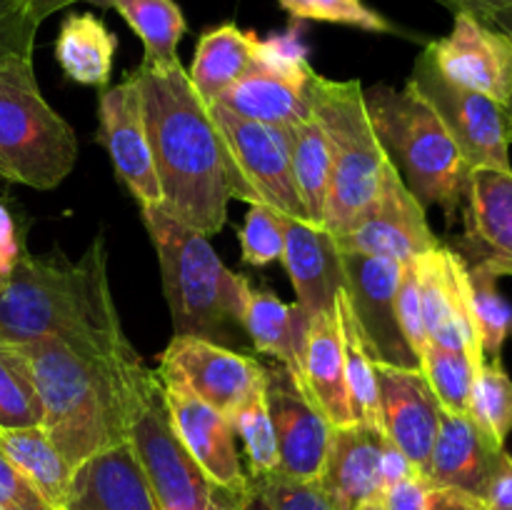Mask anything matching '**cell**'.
<instances>
[{
  "label": "cell",
  "mask_w": 512,
  "mask_h": 510,
  "mask_svg": "<svg viewBox=\"0 0 512 510\" xmlns=\"http://www.w3.org/2000/svg\"><path fill=\"white\" fill-rule=\"evenodd\" d=\"M143 100L163 208L203 235H218L228 220L233 173L228 150L208 105L178 63L133 70Z\"/></svg>",
  "instance_id": "cell-1"
},
{
  "label": "cell",
  "mask_w": 512,
  "mask_h": 510,
  "mask_svg": "<svg viewBox=\"0 0 512 510\" xmlns=\"http://www.w3.org/2000/svg\"><path fill=\"white\" fill-rule=\"evenodd\" d=\"M335 310H338L340 325H343L345 343V380H348L350 403H353L355 420L370 428L383 430V413H380V385L375 373V360L365 345L363 330L355 320L353 305H350L345 288L335 295Z\"/></svg>",
  "instance_id": "cell-33"
},
{
  "label": "cell",
  "mask_w": 512,
  "mask_h": 510,
  "mask_svg": "<svg viewBox=\"0 0 512 510\" xmlns=\"http://www.w3.org/2000/svg\"><path fill=\"white\" fill-rule=\"evenodd\" d=\"M505 120H508V138H510V145H512V98H510V103L505 105Z\"/></svg>",
  "instance_id": "cell-55"
},
{
  "label": "cell",
  "mask_w": 512,
  "mask_h": 510,
  "mask_svg": "<svg viewBox=\"0 0 512 510\" xmlns=\"http://www.w3.org/2000/svg\"><path fill=\"white\" fill-rule=\"evenodd\" d=\"M68 510H160L130 443L95 455L75 470Z\"/></svg>",
  "instance_id": "cell-25"
},
{
  "label": "cell",
  "mask_w": 512,
  "mask_h": 510,
  "mask_svg": "<svg viewBox=\"0 0 512 510\" xmlns=\"http://www.w3.org/2000/svg\"><path fill=\"white\" fill-rule=\"evenodd\" d=\"M268 383V380H265ZM235 438H240L248 458L250 480L278 473V435L268 408V390L260 385L233 415Z\"/></svg>",
  "instance_id": "cell-37"
},
{
  "label": "cell",
  "mask_w": 512,
  "mask_h": 510,
  "mask_svg": "<svg viewBox=\"0 0 512 510\" xmlns=\"http://www.w3.org/2000/svg\"><path fill=\"white\" fill-rule=\"evenodd\" d=\"M33 365L50 443L78 470L95 455L128 443L145 368L135 358H105L58 338L23 345Z\"/></svg>",
  "instance_id": "cell-3"
},
{
  "label": "cell",
  "mask_w": 512,
  "mask_h": 510,
  "mask_svg": "<svg viewBox=\"0 0 512 510\" xmlns=\"http://www.w3.org/2000/svg\"><path fill=\"white\" fill-rule=\"evenodd\" d=\"M215 498H218V503H220V510H240V503H243V500H230V498H225V495H218L215 493Z\"/></svg>",
  "instance_id": "cell-53"
},
{
  "label": "cell",
  "mask_w": 512,
  "mask_h": 510,
  "mask_svg": "<svg viewBox=\"0 0 512 510\" xmlns=\"http://www.w3.org/2000/svg\"><path fill=\"white\" fill-rule=\"evenodd\" d=\"M258 45L260 38L253 30H240L235 23H223L200 35L188 78L205 105H213L243 78L258 55Z\"/></svg>",
  "instance_id": "cell-28"
},
{
  "label": "cell",
  "mask_w": 512,
  "mask_h": 510,
  "mask_svg": "<svg viewBox=\"0 0 512 510\" xmlns=\"http://www.w3.org/2000/svg\"><path fill=\"white\" fill-rule=\"evenodd\" d=\"M100 8H113L143 40V63H178V45L188 33V23L175 0H93Z\"/></svg>",
  "instance_id": "cell-32"
},
{
  "label": "cell",
  "mask_w": 512,
  "mask_h": 510,
  "mask_svg": "<svg viewBox=\"0 0 512 510\" xmlns=\"http://www.w3.org/2000/svg\"><path fill=\"white\" fill-rule=\"evenodd\" d=\"M313 78L315 70L308 63V50L298 33L288 30L260 40L253 65L215 103L240 118L290 128L313 115Z\"/></svg>",
  "instance_id": "cell-9"
},
{
  "label": "cell",
  "mask_w": 512,
  "mask_h": 510,
  "mask_svg": "<svg viewBox=\"0 0 512 510\" xmlns=\"http://www.w3.org/2000/svg\"><path fill=\"white\" fill-rule=\"evenodd\" d=\"M500 450L505 448H493L470 415L443 410L425 480L430 488H453L483 498Z\"/></svg>",
  "instance_id": "cell-26"
},
{
  "label": "cell",
  "mask_w": 512,
  "mask_h": 510,
  "mask_svg": "<svg viewBox=\"0 0 512 510\" xmlns=\"http://www.w3.org/2000/svg\"><path fill=\"white\" fill-rule=\"evenodd\" d=\"M0 450L18 465L20 473L38 488V493L55 510H68L75 470L70 468L63 453L50 443L40 425L38 428L0 430Z\"/></svg>",
  "instance_id": "cell-30"
},
{
  "label": "cell",
  "mask_w": 512,
  "mask_h": 510,
  "mask_svg": "<svg viewBox=\"0 0 512 510\" xmlns=\"http://www.w3.org/2000/svg\"><path fill=\"white\" fill-rule=\"evenodd\" d=\"M365 108L410 193L423 208L438 205L453 223L463 208L470 168L433 105L408 83L403 90L390 85L365 90Z\"/></svg>",
  "instance_id": "cell-5"
},
{
  "label": "cell",
  "mask_w": 512,
  "mask_h": 510,
  "mask_svg": "<svg viewBox=\"0 0 512 510\" xmlns=\"http://www.w3.org/2000/svg\"><path fill=\"white\" fill-rule=\"evenodd\" d=\"M293 20L348 25L365 33H400L383 13L370 8L365 0H275Z\"/></svg>",
  "instance_id": "cell-39"
},
{
  "label": "cell",
  "mask_w": 512,
  "mask_h": 510,
  "mask_svg": "<svg viewBox=\"0 0 512 510\" xmlns=\"http://www.w3.org/2000/svg\"><path fill=\"white\" fill-rule=\"evenodd\" d=\"M430 105L450 135L458 143L468 168H495L512 170L510 165V138L505 105L450 83L430 55L420 53L415 60L413 75L408 80Z\"/></svg>",
  "instance_id": "cell-11"
},
{
  "label": "cell",
  "mask_w": 512,
  "mask_h": 510,
  "mask_svg": "<svg viewBox=\"0 0 512 510\" xmlns=\"http://www.w3.org/2000/svg\"><path fill=\"white\" fill-rule=\"evenodd\" d=\"M355 510H385L383 508V500H368V503H363L360 505V508H355Z\"/></svg>",
  "instance_id": "cell-54"
},
{
  "label": "cell",
  "mask_w": 512,
  "mask_h": 510,
  "mask_svg": "<svg viewBox=\"0 0 512 510\" xmlns=\"http://www.w3.org/2000/svg\"><path fill=\"white\" fill-rule=\"evenodd\" d=\"M155 373L163 385L165 408H168L173 430L178 433L185 450L193 455L215 493L230 500L248 498L253 490V480L240 463L233 420L200 400L173 373L163 368H158Z\"/></svg>",
  "instance_id": "cell-12"
},
{
  "label": "cell",
  "mask_w": 512,
  "mask_h": 510,
  "mask_svg": "<svg viewBox=\"0 0 512 510\" xmlns=\"http://www.w3.org/2000/svg\"><path fill=\"white\" fill-rule=\"evenodd\" d=\"M418 473V470L410 465V460L405 458L403 450L398 448V445L393 443V440H388V435H385V443H383V455H380V478H383V493L390 488V485L400 483L403 478H408V475Z\"/></svg>",
  "instance_id": "cell-46"
},
{
  "label": "cell",
  "mask_w": 512,
  "mask_h": 510,
  "mask_svg": "<svg viewBox=\"0 0 512 510\" xmlns=\"http://www.w3.org/2000/svg\"><path fill=\"white\" fill-rule=\"evenodd\" d=\"M155 245L175 338H203L230 348L245 335L253 285L225 268L208 235L180 223L163 205L140 208Z\"/></svg>",
  "instance_id": "cell-4"
},
{
  "label": "cell",
  "mask_w": 512,
  "mask_h": 510,
  "mask_svg": "<svg viewBox=\"0 0 512 510\" xmlns=\"http://www.w3.org/2000/svg\"><path fill=\"white\" fill-rule=\"evenodd\" d=\"M285 135H288L290 170H293L298 198L303 203L305 220L323 228L330 190V153L323 128L310 115L308 120L285 128Z\"/></svg>",
  "instance_id": "cell-31"
},
{
  "label": "cell",
  "mask_w": 512,
  "mask_h": 510,
  "mask_svg": "<svg viewBox=\"0 0 512 510\" xmlns=\"http://www.w3.org/2000/svg\"><path fill=\"white\" fill-rule=\"evenodd\" d=\"M398 323L403 330V338L408 343L410 353L415 360H423L425 350H428V335H425V320H423V305H420V288H418V273H415V260L410 265H403V278H400L398 288Z\"/></svg>",
  "instance_id": "cell-42"
},
{
  "label": "cell",
  "mask_w": 512,
  "mask_h": 510,
  "mask_svg": "<svg viewBox=\"0 0 512 510\" xmlns=\"http://www.w3.org/2000/svg\"><path fill=\"white\" fill-rule=\"evenodd\" d=\"M75 3H93V0H25L30 15H33V20L38 25L43 23L45 18H50L53 13H58V10L68 8V5H75Z\"/></svg>",
  "instance_id": "cell-50"
},
{
  "label": "cell",
  "mask_w": 512,
  "mask_h": 510,
  "mask_svg": "<svg viewBox=\"0 0 512 510\" xmlns=\"http://www.w3.org/2000/svg\"><path fill=\"white\" fill-rule=\"evenodd\" d=\"M58 338L105 358H135L108 280V253L95 238L78 263L20 253L0 283V343Z\"/></svg>",
  "instance_id": "cell-2"
},
{
  "label": "cell",
  "mask_w": 512,
  "mask_h": 510,
  "mask_svg": "<svg viewBox=\"0 0 512 510\" xmlns=\"http://www.w3.org/2000/svg\"><path fill=\"white\" fill-rule=\"evenodd\" d=\"M310 98L330 153L323 228L338 235L378 198L390 158L370 123L360 80H328L315 73Z\"/></svg>",
  "instance_id": "cell-6"
},
{
  "label": "cell",
  "mask_w": 512,
  "mask_h": 510,
  "mask_svg": "<svg viewBox=\"0 0 512 510\" xmlns=\"http://www.w3.org/2000/svg\"><path fill=\"white\" fill-rule=\"evenodd\" d=\"M483 500L493 510H512V455L508 450H500L488 485H485Z\"/></svg>",
  "instance_id": "cell-45"
},
{
  "label": "cell",
  "mask_w": 512,
  "mask_h": 510,
  "mask_svg": "<svg viewBox=\"0 0 512 510\" xmlns=\"http://www.w3.org/2000/svg\"><path fill=\"white\" fill-rule=\"evenodd\" d=\"M128 443L160 510H220L213 485L173 430L155 370L145 375L140 388Z\"/></svg>",
  "instance_id": "cell-8"
},
{
  "label": "cell",
  "mask_w": 512,
  "mask_h": 510,
  "mask_svg": "<svg viewBox=\"0 0 512 510\" xmlns=\"http://www.w3.org/2000/svg\"><path fill=\"white\" fill-rule=\"evenodd\" d=\"M333 243L345 253L375 255V258H390L400 265H410L418 255L433 250L438 238L430 230L425 208L410 193L390 160L378 198L343 233L333 235Z\"/></svg>",
  "instance_id": "cell-13"
},
{
  "label": "cell",
  "mask_w": 512,
  "mask_h": 510,
  "mask_svg": "<svg viewBox=\"0 0 512 510\" xmlns=\"http://www.w3.org/2000/svg\"><path fill=\"white\" fill-rule=\"evenodd\" d=\"M158 368L183 380L200 400L233 420L240 405L268 380V368L250 355L203 338H175Z\"/></svg>",
  "instance_id": "cell-15"
},
{
  "label": "cell",
  "mask_w": 512,
  "mask_h": 510,
  "mask_svg": "<svg viewBox=\"0 0 512 510\" xmlns=\"http://www.w3.org/2000/svg\"><path fill=\"white\" fill-rule=\"evenodd\" d=\"M468 415L493 448H505L512 433V378L503 360H483L470 390Z\"/></svg>",
  "instance_id": "cell-35"
},
{
  "label": "cell",
  "mask_w": 512,
  "mask_h": 510,
  "mask_svg": "<svg viewBox=\"0 0 512 510\" xmlns=\"http://www.w3.org/2000/svg\"><path fill=\"white\" fill-rule=\"evenodd\" d=\"M435 68L460 88L475 90L500 105L512 98V40L468 13H455L453 30L428 43Z\"/></svg>",
  "instance_id": "cell-17"
},
{
  "label": "cell",
  "mask_w": 512,
  "mask_h": 510,
  "mask_svg": "<svg viewBox=\"0 0 512 510\" xmlns=\"http://www.w3.org/2000/svg\"><path fill=\"white\" fill-rule=\"evenodd\" d=\"M43 425V403L23 345L0 343V430Z\"/></svg>",
  "instance_id": "cell-34"
},
{
  "label": "cell",
  "mask_w": 512,
  "mask_h": 510,
  "mask_svg": "<svg viewBox=\"0 0 512 510\" xmlns=\"http://www.w3.org/2000/svg\"><path fill=\"white\" fill-rule=\"evenodd\" d=\"M20 253H23V245H20L18 233H15V223L8 210H5V205L0 203V283L8 278Z\"/></svg>",
  "instance_id": "cell-47"
},
{
  "label": "cell",
  "mask_w": 512,
  "mask_h": 510,
  "mask_svg": "<svg viewBox=\"0 0 512 510\" xmlns=\"http://www.w3.org/2000/svg\"><path fill=\"white\" fill-rule=\"evenodd\" d=\"M488 25L490 28L500 30V33H505L512 40V10H505V13L495 15L493 20H488Z\"/></svg>",
  "instance_id": "cell-51"
},
{
  "label": "cell",
  "mask_w": 512,
  "mask_h": 510,
  "mask_svg": "<svg viewBox=\"0 0 512 510\" xmlns=\"http://www.w3.org/2000/svg\"><path fill=\"white\" fill-rule=\"evenodd\" d=\"M253 490L268 510H338L318 480H293L273 473L255 478Z\"/></svg>",
  "instance_id": "cell-41"
},
{
  "label": "cell",
  "mask_w": 512,
  "mask_h": 510,
  "mask_svg": "<svg viewBox=\"0 0 512 510\" xmlns=\"http://www.w3.org/2000/svg\"><path fill=\"white\" fill-rule=\"evenodd\" d=\"M0 510H55L0 450Z\"/></svg>",
  "instance_id": "cell-44"
},
{
  "label": "cell",
  "mask_w": 512,
  "mask_h": 510,
  "mask_svg": "<svg viewBox=\"0 0 512 510\" xmlns=\"http://www.w3.org/2000/svg\"><path fill=\"white\" fill-rule=\"evenodd\" d=\"M375 373L380 385L383 433L403 450L410 465L425 478L443 408L420 368L375 363Z\"/></svg>",
  "instance_id": "cell-19"
},
{
  "label": "cell",
  "mask_w": 512,
  "mask_h": 510,
  "mask_svg": "<svg viewBox=\"0 0 512 510\" xmlns=\"http://www.w3.org/2000/svg\"><path fill=\"white\" fill-rule=\"evenodd\" d=\"M440 5L450 8L453 13H468L473 18L483 20H493L495 15L505 13V10H512V0H438Z\"/></svg>",
  "instance_id": "cell-49"
},
{
  "label": "cell",
  "mask_w": 512,
  "mask_h": 510,
  "mask_svg": "<svg viewBox=\"0 0 512 510\" xmlns=\"http://www.w3.org/2000/svg\"><path fill=\"white\" fill-rule=\"evenodd\" d=\"M468 300L485 360H500L512 335V305L498 288V275L483 265H468Z\"/></svg>",
  "instance_id": "cell-36"
},
{
  "label": "cell",
  "mask_w": 512,
  "mask_h": 510,
  "mask_svg": "<svg viewBox=\"0 0 512 510\" xmlns=\"http://www.w3.org/2000/svg\"><path fill=\"white\" fill-rule=\"evenodd\" d=\"M38 28L25 0H0V58H33Z\"/></svg>",
  "instance_id": "cell-43"
},
{
  "label": "cell",
  "mask_w": 512,
  "mask_h": 510,
  "mask_svg": "<svg viewBox=\"0 0 512 510\" xmlns=\"http://www.w3.org/2000/svg\"><path fill=\"white\" fill-rule=\"evenodd\" d=\"M343 288L375 363L420 368L398 323V288L403 265L390 258L338 250Z\"/></svg>",
  "instance_id": "cell-14"
},
{
  "label": "cell",
  "mask_w": 512,
  "mask_h": 510,
  "mask_svg": "<svg viewBox=\"0 0 512 510\" xmlns=\"http://www.w3.org/2000/svg\"><path fill=\"white\" fill-rule=\"evenodd\" d=\"M240 250L243 263L263 268L283 255V223L280 213L263 203H250L245 223L240 228Z\"/></svg>",
  "instance_id": "cell-40"
},
{
  "label": "cell",
  "mask_w": 512,
  "mask_h": 510,
  "mask_svg": "<svg viewBox=\"0 0 512 510\" xmlns=\"http://www.w3.org/2000/svg\"><path fill=\"white\" fill-rule=\"evenodd\" d=\"M268 408L278 435V475L318 480L328 455L333 425L295 385L288 370H268Z\"/></svg>",
  "instance_id": "cell-20"
},
{
  "label": "cell",
  "mask_w": 512,
  "mask_h": 510,
  "mask_svg": "<svg viewBox=\"0 0 512 510\" xmlns=\"http://www.w3.org/2000/svg\"><path fill=\"white\" fill-rule=\"evenodd\" d=\"M385 433L353 423L333 428L328 455L318 483L338 510H355L368 500L383 498L380 455Z\"/></svg>",
  "instance_id": "cell-22"
},
{
  "label": "cell",
  "mask_w": 512,
  "mask_h": 510,
  "mask_svg": "<svg viewBox=\"0 0 512 510\" xmlns=\"http://www.w3.org/2000/svg\"><path fill=\"white\" fill-rule=\"evenodd\" d=\"M468 265L512 275V170L473 168L463 198Z\"/></svg>",
  "instance_id": "cell-21"
},
{
  "label": "cell",
  "mask_w": 512,
  "mask_h": 510,
  "mask_svg": "<svg viewBox=\"0 0 512 510\" xmlns=\"http://www.w3.org/2000/svg\"><path fill=\"white\" fill-rule=\"evenodd\" d=\"M415 273L428 345L463 350L480 368L485 358L470 313L468 263L463 255L438 243L415 258Z\"/></svg>",
  "instance_id": "cell-16"
},
{
  "label": "cell",
  "mask_w": 512,
  "mask_h": 510,
  "mask_svg": "<svg viewBox=\"0 0 512 510\" xmlns=\"http://www.w3.org/2000/svg\"><path fill=\"white\" fill-rule=\"evenodd\" d=\"M310 318L300 305H288L268 290H253L245 310V335L258 353L278 360L305 393L303 355Z\"/></svg>",
  "instance_id": "cell-27"
},
{
  "label": "cell",
  "mask_w": 512,
  "mask_h": 510,
  "mask_svg": "<svg viewBox=\"0 0 512 510\" xmlns=\"http://www.w3.org/2000/svg\"><path fill=\"white\" fill-rule=\"evenodd\" d=\"M305 395L333 428L358 423L345 380V343L338 310H325L310 318L303 355Z\"/></svg>",
  "instance_id": "cell-24"
},
{
  "label": "cell",
  "mask_w": 512,
  "mask_h": 510,
  "mask_svg": "<svg viewBox=\"0 0 512 510\" xmlns=\"http://www.w3.org/2000/svg\"><path fill=\"white\" fill-rule=\"evenodd\" d=\"M428 510H493L483 498L453 488H430Z\"/></svg>",
  "instance_id": "cell-48"
},
{
  "label": "cell",
  "mask_w": 512,
  "mask_h": 510,
  "mask_svg": "<svg viewBox=\"0 0 512 510\" xmlns=\"http://www.w3.org/2000/svg\"><path fill=\"white\" fill-rule=\"evenodd\" d=\"M240 510H268V508H265V503H263V500H260V495L255 493V490H250L248 498H245L243 503H240Z\"/></svg>",
  "instance_id": "cell-52"
},
{
  "label": "cell",
  "mask_w": 512,
  "mask_h": 510,
  "mask_svg": "<svg viewBox=\"0 0 512 510\" xmlns=\"http://www.w3.org/2000/svg\"><path fill=\"white\" fill-rule=\"evenodd\" d=\"M118 38L93 13H73L63 20L55 38V60L70 80L80 85H108Z\"/></svg>",
  "instance_id": "cell-29"
},
{
  "label": "cell",
  "mask_w": 512,
  "mask_h": 510,
  "mask_svg": "<svg viewBox=\"0 0 512 510\" xmlns=\"http://www.w3.org/2000/svg\"><path fill=\"white\" fill-rule=\"evenodd\" d=\"M208 108L228 150L233 198L245 200V203H263L275 213L305 220L303 203L298 198L293 170H290L285 128L240 118L218 103Z\"/></svg>",
  "instance_id": "cell-10"
},
{
  "label": "cell",
  "mask_w": 512,
  "mask_h": 510,
  "mask_svg": "<svg viewBox=\"0 0 512 510\" xmlns=\"http://www.w3.org/2000/svg\"><path fill=\"white\" fill-rule=\"evenodd\" d=\"M283 223V260L298 305L308 318L333 310L335 295L343 288L338 248L325 228L280 215Z\"/></svg>",
  "instance_id": "cell-23"
},
{
  "label": "cell",
  "mask_w": 512,
  "mask_h": 510,
  "mask_svg": "<svg viewBox=\"0 0 512 510\" xmlns=\"http://www.w3.org/2000/svg\"><path fill=\"white\" fill-rule=\"evenodd\" d=\"M75 163V130L40 93L33 58H0V180L53 190Z\"/></svg>",
  "instance_id": "cell-7"
},
{
  "label": "cell",
  "mask_w": 512,
  "mask_h": 510,
  "mask_svg": "<svg viewBox=\"0 0 512 510\" xmlns=\"http://www.w3.org/2000/svg\"><path fill=\"white\" fill-rule=\"evenodd\" d=\"M98 120V140L113 160L115 175L123 180L140 208L163 203L148 128H145L143 100L133 73L100 95Z\"/></svg>",
  "instance_id": "cell-18"
},
{
  "label": "cell",
  "mask_w": 512,
  "mask_h": 510,
  "mask_svg": "<svg viewBox=\"0 0 512 510\" xmlns=\"http://www.w3.org/2000/svg\"><path fill=\"white\" fill-rule=\"evenodd\" d=\"M420 370L428 378L440 408L448 413L468 415L470 390H473L475 373H478V365L470 360L468 353L428 345L423 360H420Z\"/></svg>",
  "instance_id": "cell-38"
}]
</instances>
